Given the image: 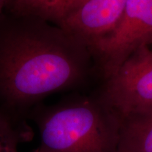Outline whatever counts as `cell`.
<instances>
[{
    "instance_id": "cell-10",
    "label": "cell",
    "mask_w": 152,
    "mask_h": 152,
    "mask_svg": "<svg viewBox=\"0 0 152 152\" xmlns=\"http://www.w3.org/2000/svg\"><path fill=\"white\" fill-rule=\"evenodd\" d=\"M151 45H152V44H151Z\"/></svg>"
},
{
    "instance_id": "cell-6",
    "label": "cell",
    "mask_w": 152,
    "mask_h": 152,
    "mask_svg": "<svg viewBox=\"0 0 152 152\" xmlns=\"http://www.w3.org/2000/svg\"><path fill=\"white\" fill-rule=\"evenodd\" d=\"M118 152H152V109L120 122Z\"/></svg>"
},
{
    "instance_id": "cell-5",
    "label": "cell",
    "mask_w": 152,
    "mask_h": 152,
    "mask_svg": "<svg viewBox=\"0 0 152 152\" xmlns=\"http://www.w3.org/2000/svg\"><path fill=\"white\" fill-rule=\"evenodd\" d=\"M128 0H87L59 27L89 49L107 37L118 26Z\"/></svg>"
},
{
    "instance_id": "cell-8",
    "label": "cell",
    "mask_w": 152,
    "mask_h": 152,
    "mask_svg": "<svg viewBox=\"0 0 152 152\" xmlns=\"http://www.w3.org/2000/svg\"><path fill=\"white\" fill-rule=\"evenodd\" d=\"M22 0H7V4L4 10H11L15 6H16Z\"/></svg>"
},
{
    "instance_id": "cell-1",
    "label": "cell",
    "mask_w": 152,
    "mask_h": 152,
    "mask_svg": "<svg viewBox=\"0 0 152 152\" xmlns=\"http://www.w3.org/2000/svg\"><path fill=\"white\" fill-rule=\"evenodd\" d=\"M95 72L89 47L64 28L30 15L0 13V108L20 115Z\"/></svg>"
},
{
    "instance_id": "cell-4",
    "label": "cell",
    "mask_w": 152,
    "mask_h": 152,
    "mask_svg": "<svg viewBox=\"0 0 152 152\" xmlns=\"http://www.w3.org/2000/svg\"><path fill=\"white\" fill-rule=\"evenodd\" d=\"M152 44V0H128L111 35L90 49L96 73L106 80L138 47Z\"/></svg>"
},
{
    "instance_id": "cell-7",
    "label": "cell",
    "mask_w": 152,
    "mask_h": 152,
    "mask_svg": "<svg viewBox=\"0 0 152 152\" xmlns=\"http://www.w3.org/2000/svg\"><path fill=\"white\" fill-rule=\"evenodd\" d=\"M87 0H22L11 10L60 26Z\"/></svg>"
},
{
    "instance_id": "cell-3",
    "label": "cell",
    "mask_w": 152,
    "mask_h": 152,
    "mask_svg": "<svg viewBox=\"0 0 152 152\" xmlns=\"http://www.w3.org/2000/svg\"><path fill=\"white\" fill-rule=\"evenodd\" d=\"M97 99L121 121L152 109V45L138 47L109 78Z\"/></svg>"
},
{
    "instance_id": "cell-2",
    "label": "cell",
    "mask_w": 152,
    "mask_h": 152,
    "mask_svg": "<svg viewBox=\"0 0 152 152\" xmlns=\"http://www.w3.org/2000/svg\"><path fill=\"white\" fill-rule=\"evenodd\" d=\"M40 144L33 152H118L120 123L97 99L36 106Z\"/></svg>"
},
{
    "instance_id": "cell-9",
    "label": "cell",
    "mask_w": 152,
    "mask_h": 152,
    "mask_svg": "<svg viewBox=\"0 0 152 152\" xmlns=\"http://www.w3.org/2000/svg\"><path fill=\"white\" fill-rule=\"evenodd\" d=\"M7 0H0V13H1L6 8Z\"/></svg>"
}]
</instances>
